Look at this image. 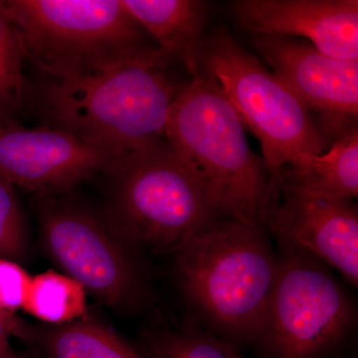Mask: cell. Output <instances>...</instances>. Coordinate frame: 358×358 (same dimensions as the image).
I'll use <instances>...</instances> for the list:
<instances>
[{"label":"cell","mask_w":358,"mask_h":358,"mask_svg":"<svg viewBox=\"0 0 358 358\" xmlns=\"http://www.w3.org/2000/svg\"><path fill=\"white\" fill-rule=\"evenodd\" d=\"M122 3L162 51L185 66L192 79L201 74L200 53L210 3L199 0H122Z\"/></svg>","instance_id":"obj_13"},{"label":"cell","mask_w":358,"mask_h":358,"mask_svg":"<svg viewBox=\"0 0 358 358\" xmlns=\"http://www.w3.org/2000/svg\"><path fill=\"white\" fill-rule=\"evenodd\" d=\"M166 140L217 213L258 223L271 176L213 78L201 72L181 90L169 112Z\"/></svg>","instance_id":"obj_2"},{"label":"cell","mask_w":358,"mask_h":358,"mask_svg":"<svg viewBox=\"0 0 358 358\" xmlns=\"http://www.w3.org/2000/svg\"><path fill=\"white\" fill-rule=\"evenodd\" d=\"M41 223L52 259L86 292L112 308L138 303L141 282L136 267L95 216L72 204L48 201Z\"/></svg>","instance_id":"obj_8"},{"label":"cell","mask_w":358,"mask_h":358,"mask_svg":"<svg viewBox=\"0 0 358 358\" xmlns=\"http://www.w3.org/2000/svg\"><path fill=\"white\" fill-rule=\"evenodd\" d=\"M200 67L217 82L245 128L260 141L271 176L329 148L305 106L224 28L203 39Z\"/></svg>","instance_id":"obj_5"},{"label":"cell","mask_w":358,"mask_h":358,"mask_svg":"<svg viewBox=\"0 0 358 358\" xmlns=\"http://www.w3.org/2000/svg\"><path fill=\"white\" fill-rule=\"evenodd\" d=\"M260 222L286 243L319 257L357 286L358 213L352 201L313 194L281 176H271Z\"/></svg>","instance_id":"obj_10"},{"label":"cell","mask_w":358,"mask_h":358,"mask_svg":"<svg viewBox=\"0 0 358 358\" xmlns=\"http://www.w3.org/2000/svg\"><path fill=\"white\" fill-rule=\"evenodd\" d=\"M173 62L159 48L88 76L45 77L30 85L29 109L42 126L121 159L166 138L169 112L186 85L169 74Z\"/></svg>","instance_id":"obj_1"},{"label":"cell","mask_w":358,"mask_h":358,"mask_svg":"<svg viewBox=\"0 0 358 358\" xmlns=\"http://www.w3.org/2000/svg\"><path fill=\"white\" fill-rule=\"evenodd\" d=\"M22 310L50 324H70L87 315L86 289L69 275L47 271L32 277Z\"/></svg>","instance_id":"obj_16"},{"label":"cell","mask_w":358,"mask_h":358,"mask_svg":"<svg viewBox=\"0 0 358 358\" xmlns=\"http://www.w3.org/2000/svg\"><path fill=\"white\" fill-rule=\"evenodd\" d=\"M25 59L46 76L96 74L152 53L145 28L122 0H4Z\"/></svg>","instance_id":"obj_4"},{"label":"cell","mask_w":358,"mask_h":358,"mask_svg":"<svg viewBox=\"0 0 358 358\" xmlns=\"http://www.w3.org/2000/svg\"><path fill=\"white\" fill-rule=\"evenodd\" d=\"M235 17L256 36H301L322 53L358 60L357 0H239Z\"/></svg>","instance_id":"obj_12"},{"label":"cell","mask_w":358,"mask_h":358,"mask_svg":"<svg viewBox=\"0 0 358 358\" xmlns=\"http://www.w3.org/2000/svg\"><path fill=\"white\" fill-rule=\"evenodd\" d=\"M273 74L310 113L327 145L357 127L358 60L326 55L308 42L261 35L255 39Z\"/></svg>","instance_id":"obj_9"},{"label":"cell","mask_w":358,"mask_h":358,"mask_svg":"<svg viewBox=\"0 0 358 358\" xmlns=\"http://www.w3.org/2000/svg\"><path fill=\"white\" fill-rule=\"evenodd\" d=\"M143 355L145 358H239L229 345L202 333L157 339Z\"/></svg>","instance_id":"obj_18"},{"label":"cell","mask_w":358,"mask_h":358,"mask_svg":"<svg viewBox=\"0 0 358 358\" xmlns=\"http://www.w3.org/2000/svg\"><path fill=\"white\" fill-rule=\"evenodd\" d=\"M112 179V214L131 239L178 251L217 212L166 138L122 157Z\"/></svg>","instance_id":"obj_6"},{"label":"cell","mask_w":358,"mask_h":358,"mask_svg":"<svg viewBox=\"0 0 358 358\" xmlns=\"http://www.w3.org/2000/svg\"><path fill=\"white\" fill-rule=\"evenodd\" d=\"M20 327L11 317V313L4 312L0 308V350H10L9 338L11 336H20Z\"/></svg>","instance_id":"obj_21"},{"label":"cell","mask_w":358,"mask_h":358,"mask_svg":"<svg viewBox=\"0 0 358 358\" xmlns=\"http://www.w3.org/2000/svg\"><path fill=\"white\" fill-rule=\"evenodd\" d=\"M176 252L189 300L226 333L260 338L279 267L260 225L213 220Z\"/></svg>","instance_id":"obj_3"},{"label":"cell","mask_w":358,"mask_h":358,"mask_svg":"<svg viewBox=\"0 0 358 358\" xmlns=\"http://www.w3.org/2000/svg\"><path fill=\"white\" fill-rule=\"evenodd\" d=\"M117 160L60 129L0 127V178L40 195L67 192Z\"/></svg>","instance_id":"obj_11"},{"label":"cell","mask_w":358,"mask_h":358,"mask_svg":"<svg viewBox=\"0 0 358 358\" xmlns=\"http://www.w3.org/2000/svg\"><path fill=\"white\" fill-rule=\"evenodd\" d=\"M275 176L296 187L327 199L345 201L357 199V127L334 141L322 155H315L298 166L285 167Z\"/></svg>","instance_id":"obj_14"},{"label":"cell","mask_w":358,"mask_h":358,"mask_svg":"<svg viewBox=\"0 0 358 358\" xmlns=\"http://www.w3.org/2000/svg\"><path fill=\"white\" fill-rule=\"evenodd\" d=\"M24 59L18 33L0 3V127L20 124L17 117L29 109Z\"/></svg>","instance_id":"obj_17"},{"label":"cell","mask_w":358,"mask_h":358,"mask_svg":"<svg viewBox=\"0 0 358 358\" xmlns=\"http://www.w3.org/2000/svg\"><path fill=\"white\" fill-rule=\"evenodd\" d=\"M352 319L334 278L294 253L279 263L260 338L272 358H320L343 341Z\"/></svg>","instance_id":"obj_7"},{"label":"cell","mask_w":358,"mask_h":358,"mask_svg":"<svg viewBox=\"0 0 358 358\" xmlns=\"http://www.w3.org/2000/svg\"><path fill=\"white\" fill-rule=\"evenodd\" d=\"M40 345L47 358H145L112 329L86 319L54 327Z\"/></svg>","instance_id":"obj_15"},{"label":"cell","mask_w":358,"mask_h":358,"mask_svg":"<svg viewBox=\"0 0 358 358\" xmlns=\"http://www.w3.org/2000/svg\"><path fill=\"white\" fill-rule=\"evenodd\" d=\"M25 247L24 218L14 185L0 178V258L15 262Z\"/></svg>","instance_id":"obj_19"},{"label":"cell","mask_w":358,"mask_h":358,"mask_svg":"<svg viewBox=\"0 0 358 358\" xmlns=\"http://www.w3.org/2000/svg\"><path fill=\"white\" fill-rule=\"evenodd\" d=\"M31 280L17 263L0 258V308L9 313L23 308Z\"/></svg>","instance_id":"obj_20"}]
</instances>
